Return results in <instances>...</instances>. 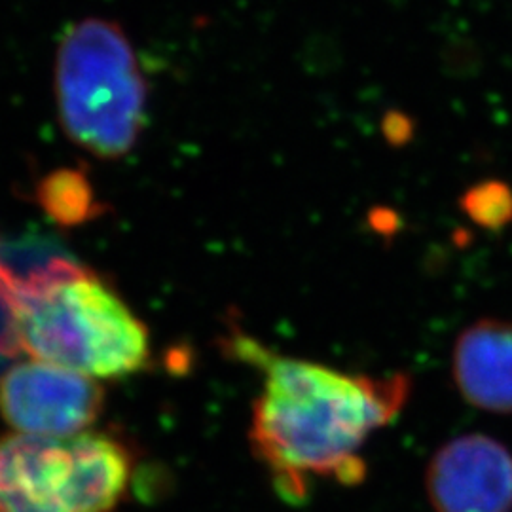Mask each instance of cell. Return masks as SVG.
Masks as SVG:
<instances>
[{
    "mask_svg": "<svg viewBox=\"0 0 512 512\" xmlns=\"http://www.w3.org/2000/svg\"><path fill=\"white\" fill-rule=\"evenodd\" d=\"M222 349L262 376L249 442L275 492L293 505L310 497L315 480L363 482L366 440L403 412L412 391L406 374H349L277 353L241 329L230 330Z\"/></svg>",
    "mask_w": 512,
    "mask_h": 512,
    "instance_id": "6da1fadb",
    "label": "cell"
},
{
    "mask_svg": "<svg viewBox=\"0 0 512 512\" xmlns=\"http://www.w3.org/2000/svg\"><path fill=\"white\" fill-rule=\"evenodd\" d=\"M88 270L48 236L0 241V306L46 294Z\"/></svg>",
    "mask_w": 512,
    "mask_h": 512,
    "instance_id": "ba28073f",
    "label": "cell"
},
{
    "mask_svg": "<svg viewBox=\"0 0 512 512\" xmlns=\"http://www.w3.org/2000/svg\"><path fill=\"white\" fill-rule=\"evenodd\" d=\"M0 353H27L93 380L126 378L147 368V325L93 270L46 294L4 306Z\"/></svg>",
    "mask_w": 512,
    "mask_h": 512,
    "instance_id": "7a4b0ae2",
    "label": "cell"
},
{
    "mask_svg": "<svg viewBox=\"0 0 512 512\" xmlns=\"http://www.w3.org/2000/svg\"><path fill=\"white\" fill-rule=\"evenodd\" d=\"M461 209L480 228L497 232L512 222V188L503 181H484L461 196Z\"/></svg>",
    "mask_w": 512,
    "mask_h": 512,
    "instance_id": "30bf717a",
    "label": "cell"
},
{
    "mask_svg": "<svg viewBox=\"0 0 512 512\" xmlns=\"http://www.w3.org/2000/svg\"><path fill=\"white\" fill-rule=\"evenodd\" d=\"M59 122L74 145L103 160L126 156L147 118V80L124 29L103 18L74 23L55 57Z\"/></svg>",
    "mask_w": 512,
    "mask_h": 512,
    "instance_id": "3957f363",
    "label": "cell"
},
{
    "mask_svg": "<svg viewBox=\"0 0 512 512\" xmlns=\"http://www.w3.org/2000/svg\"><path fill=\"white\" fill-rule=\"evenodd\" d=\"M105 406V391L90 376L31 361L0 378V414L21 435L73 437L90 431Z\"/></svg>",
    "mask_w": 512,
    "mask_h": 512,
    "instance_id": "5b68a950",
    "label": "cell"
},
{
    "mask_svg": "<svg viewBox=\"0 0 512 512\" xmlns=\"http://www.w3.org/2000/svg\"><path fill=\"white\" fill-rule=\"evenodd\" d=\"M131 475L128 444L109 433L0 437V512H114Z\"/></svg>",
    "mask_w": 512,
    "mask_h": 512,
    "instance_id": "277c9868",
    "label": "cell"
},
{
    "mask_svg": "<svg viewBox=\"0 0 512 512\" xmlns=\"http://www.w3.org/2000/svg\"><path fill=\"white\" fill-rule=\"evenodd\" d=\"M37 200L55 224L69 228L95 220L105 211L90 179L78 169H57L44 177L38 183Z\"/></svg>",
    "mask_w": 512,
    "mask_h": 512,
    "instance_id": "9c48e42d",
    "label": "cell"
},
{
    "mask_svg": "<svg viewBox=\"0 0 512 512\" xmlns=\"http://www.w3.org/2000/svg\"><path fill=\"white\" fill-rule=\"evenodd\" d=\"M452 374L461 397L480 410L512 414V323L480 319L454 344Z\"/></svg>",
    "mask_w": 512,
    "mask_h": 512,
    "instance_id": "52a82bcc",
    "label": "cell"
},
{
    "mask_svg": "<svg viewBox=\"0 0 512 512\" xmlns=\"http://www.w3.org/2000/svg\"><path fill=\"white\" fill-rule=\"evenodd\" d=\"M385 137L391 141V143H397L401 145L404 143L410 135H412V124L410 120L403 116V114H397V112H391L384 122Z\"/></svg>",
    "mask_w": 512,
    "mask_h": 512,
    "instance_id": "8fae6325",
    "label": "cell"
},
{
    "mask_svg": "<svg viewBox=\"0 0 512 512\" xmlns=\"http://www.w3.org/2000/svg\"><path fill=\"white\" fill-rule=\"evenodd\" d=\"M435 512H512L511 450L488 435H461L440 446L425 471Z\"/></svg>",
    "mask_w": 512,
    "mask_h": 512,
    "instance_id": "8992f818",
    "label": "cell"
}]
</instances>
